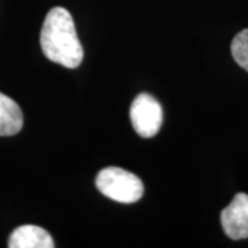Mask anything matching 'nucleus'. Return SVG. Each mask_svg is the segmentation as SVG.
Listing matches in <instances>:
<instances>
[{"mask_svg": "<svg viewBox=\"0 0 248 248\" xmlns=\"http://www.w3.org/2000/svg\"><path fill=\"white\" fill-rule=\"evenodd\" d=\"M24 125L22 110L14 99L0 93V137H11Z\"/></svg>", "mask_w": 248, "mask_h": 248, "instance_id": "423d86ee", "label": "nucleus"}, {"mask_svg": "<svg viewBox=\"0 0 248 248\" xmlns=\"http://www.w3.org/2000/svg\"><path fill=\"white\" fill-rule=\"evenodd\" d=\"M231 51L237 65L248 72V28L233 37Z\"/></svg>", "mask_w": 248, "mask_h": 248, "instance_id": "0eeeda50", "label": "nucleus"}, {"mask_svg": "<svg viewBox=\"0 0 248 248\" xmlns=\"http://www.w3.org/2000/svg\"><path fill=\"white\" fill-rule=\"evenodd\" d=\"M7 246L10 248H53L50 233L36 225H22L11 233Z\"/></svg>", "mask_w": 248, "mask_h": 248, "instance_id": "39448f33", "label": "nucleus"}, {"mask_svg": "<svg viewBox=\"0 0 248 248\" xmlns=\"http://www.w3.org/2000/svg\"><path fill=\"white\" fill-rule=\"evenodd\" d=\"M130 119L134 130L142 138H152L159 133L163 124V109L156 98L142 93L137 95L130 108Z\"/></svg>", "mask_w": 248, "mask_h": 248, "instance_id": "7ed1b4c3", "label": "nucleus"}, {"mask_svg": "<svg viewBox=\"0 0 248 248\" xmlns=\"http://www.w3.org/2000/svg\"><path fill=\"white\" fill-rule=\"evenodd\" d=\"M225 234L232 240L248 239V195L237 193L221 213Z\"/></svg>", "mask_w": 248, "mask_h": 248, "instance_id": "20e7f679", "label": "nucleus"}, {"mask_svg": "<svg viewBox=\"0 0 248 248\" xmlns=\"http://www.w3.org/2000/svg\"><path fill=\"white\" fill-rule=\"evenodd\" d=\"M97 189L108 199L124 204L138 202L143 195V184L135 174L120 169L107 167L95 178Z\"/></svg>", "mask_w": 248, "mask_h": 248, "instance_id": "f03ea898", "label": "nucleus"}, {"mask_svg": "<svg viewBox=\"0 0 248 248\" xmlns=\"http://www.w3.org/2000/svg\"><path fill=\"white\" fill-rule=\"evenodd\" d=\"M40 46L47 60L65 68H78L84 57L71 13L63 7H54L45 18Z\"/></svg>", "mask_w": 248, "mask_h": 248, "instance_id": "f257e3e1", "label": "nucleus"}]
</instances>
